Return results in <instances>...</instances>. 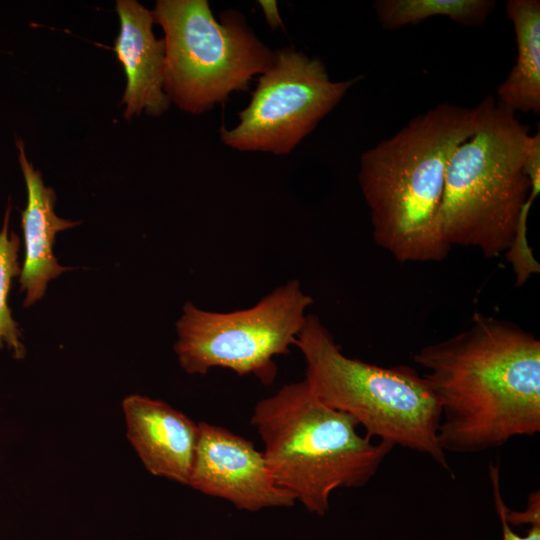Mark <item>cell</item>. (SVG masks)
<instances>
[{
    "label": "cell",
    "mask_w": 540,
    "mask_h": 540,
    "mask_svg": "<svg viewBox=\"0 0 540 540\" xmlns=\"http://www.w3.org/2000/svg\"><path fill=\"white\" fill-rule=\"evenodd\" d=\"M506 13L513 24L517 56L497 88V102L513 112L540 113V1L509 0Z\"/></svg>",
    "instance_id": "13"
},
{
    "label": "cell",
    "mask_w": 540,
    "mask_h": 540,
    "mask_svg": "<svg viewBox=\"0 0 540 540\" xmlns=\"http://www.w3.org/2000/svg\"><path fill=\"white\" fill-rule=\"evenodd\" d=\"M474 133L452 153L438 227L444 242L495 258L510 247L531 185L524 171L529 129L488 96Z\"/></svg>",
    "instance_id": "4"
},
{
    "label": "cell",
    "mask_w": 540,
    "mask_h": 540,
    "mask_svg": "<svg viewBox=\"0 0 540 540\" xmlns=\"http://www.w3.org/2000/svg\"><path fill=\"white\" fill-rule=\"evenodd\" d=\"M265 15L266 21L272 29L282 26V20L278 13L277 3L275 1H259Z\"/></svg>",
    "instance_id": "18"
},
{
    "label": "cell",
    "mask_w": 540,
    "mask_h": 540,
    "mask_svg": "<svg viewBox=\"0 0 540 540\" xmlns=\"http://www.w3.org/2000/svg\"><path fill=\"white\" fill-rule=\"evenodd\" d=\"M312 303L297 280L275 288L250 308L232 312L207 311L188 301L176 322L179 364L190 375L224 368L270 385L277 376L275 357L295 345Z\"/></svg>",
    "instance_id": "7"
},
{
    "label": "cell",
    "mask_w": 540,
    "mask_h": 540,
    "mask_svg": "<svg viewBox=\"0 0 540 540\" xmlns=\"http://www.w3.org/2000/svg\"><path fill=\"white\" fill-rule=\"evenodd\" d=\"M116 11L120 30L114 51L126 76L124 117L142 112L159 117L170 100L164 90L165 47L154 35L153 12L135 0H117Z\"/></svg>",
    "instance_id": "11"
},
{
    "label": "cell",
    "mask_w": 540,
    "mask_h": 540,
    "mask_svg": "<svg viewBox=\"0 0 540 540\" xmlns=\"http://www.w3.org/2000/svg\"><path fill=\"white\" fill-rule=\"evenodd\" d=\"M295 346L305 360V379L324 404L354 417L371 439L425 454L453 476L438 440L440 403L417 371L346 356L314 314L307 315Z\"/></svg>",
    "instance_id": "5"
},
{
    "label": "cell",
    "mask_w": 540,
    "mask_h": 540,
    "mask_svg": "<svg viewBox=\"0 0 540 540\" xmlns=\"http://www.w3.org/2000/svg\"><path fill=\"white\" fill-rule=\"evenodd\" d=\"M359 80L358 76L332 81L318 57L281 48L259 76L248 105L238 113V123L221 128V141L243 152L289 154Z\"/></svg>",
    "instance_id": "8"
},
{
    "label": "cell",
    "mask_w": 540,
    "mask_h": 540,
    "mask_svg": "<svg viewBox=\"0 0 540 540\" xmlns=\"http://www.w3.org/2000/svg\"><path fill=\"white\" fill-rule=\"evenodd\" d=\"M489 476L492 483L494 505L501 522L502 540H540V521H536L530 524V529L524 536L517 534L510 527V524L507 522L501 507L502 495L500 490V475L498 464H489Z\"/></svg>",
    "instance_id": "16"
},
{
    "label": "cell",
    "mask_w": 540,
    "mask_h": 540,
    "mask_svg": "<svg viewBox=\"0 0 540 540\" xmlns=\"http://www.w3.org/2000/svg\"><path fill=\"white\" fill-rule=\"evenodd\" d=\"M479 118L478 105L441 103L361 154L358 183L373 240L397 261L439 262L448 255L438 227L446 168Z\"/></svg>",
    "instance_id": "2"
},
{
    "label": "cell",
    "mask_w": 540,
    "mask_h": 540,
    "mask_svg": "<svg viewBox=\"0 0 540 540\" xmlns=\"http://www.w3.org/2000/svg\"><path fill=\"white\" fill-rule=\"evenodd\" d=\"M127 437L154 476L187 485L198 440V423L168 403L142 395L124 398Z\"/></svg>",
    "instance_id": "10"
},
{
    "label": "cell",
    "mask_w": 540,
    "mask_h": 540,
    "mask_svg": "<svg viewBox=\"0 0 540 540\" xmlns=\"http://www.w3.org/2000/svg\"><path fill=\"white\" fill-rule=\"evenodd\" d=\"M524 171L531 185L530 194L535 196L540 192V133L531 134L530 142L524 159Z\"/></svg>",
    "instance_id": "17"
},
{
    "label": "cell",
    "mask_w": 540,
    "mask_h": 540,
    "mask_svg": "<svg viewBox=\"0 0 540 540\" xmlns=\"http://www.w3.org/2000/svg\"><path fill=\"white\" fill-rule=\"evenodd\" d=\"M10 215L9 204L0 230V350L6 347L14 358L22 359L26 349L22 342L21 330L13 319L7 303L12 281L21 272L18 261L21 240L14 231H9Z\"/></svg>",
    "instance_id": "15"
},
{
    "label": "cell",
    "mask_w": 540,
    "mask_h": 540,
    "mask_svg": "<svg viewBox=\"0 0 540 540\" xmlns=\"http://www.w3.org/2000/svg\"><path fill=\"white\" fill-rule=\"evenodd\" d=\"M198 428L188 486L250 512L295 504L294 497L276 483L263 452L251 441L204 421Z\"/></svg>",
    "instance_id": "9"
},
{
    "label": "cell",
    "mask_w": 540,
    "mask_h": 540,
    "mask_svg": "<svg viewBox=\"0 0 540 540\" xmlns=\"http://www.w3.org/2000/svg\"><path fill=\"white\" fill-rule=\"evenodd\" d=\"M152 12L164 33L165 93L187 113L202 114L248 90L275 60L240 12L216 19L207 0H158Z\"/></svg>",
    "instance_id": "6"
},
{
    "label": "cell",
    "mask_w": 540,
    "mask_h": 540,
    "mask_svg": "<svg viewBox=\"0 0 540 540\" xmlns=\"http://www.w3.org/2000/svg\"><path fill=\"white\" fill-rule=\"evenodd\" d=\"M16 147L27 189L26 207L21 211L25 255L19 282L25 293L23 304L28 307L44 296L51 280L69 270L57 262L53 245L59 232L74 228L80 222L56 215L54 190L44 184L41 173L28 160L21 139H17Z\"/></svg>",
    "instance_id": "12"
},
{
    "label": "cell",
    "mask_w": 540,
    "mask_h": 540,
    "mask_svg": "<svg viewBox=\"0 0 540 540\" xmlns=\"http://www.w3.org/2000/svg\"><path fill=\"white\" fill-rule=\"evenodd\" d=\"M493 0H378L375 13L383 29L395 30L442 16L465 26L482 24L495 8Z\"/></svg>",
    "instance_id": "14"
},
{
    "label": "cell",
    "mask_w": 540,
    "mask_h": 540,
    "mask_svg": "<svg viewBox=\"0 0 540 540\" xmlns=\"http://www.w3.org/2000/svg\"><path fill=\"white\" fill-rule=\"evenodd\" d=\"M413 360L440 403L445 453L483 452L540 432V341L518 325L475 313L468 328Z\"/></svg>",
    "instance_id": "1"
},
{
    "label": "cell",
    "mask_w": 540,
    "mask_h": 540,
    "mask_svg": "<svg viewBox=\"0 0 540 540\" xmlns=\"http://www.w3.org/2000/svg\"><path fill=\"white\" fill-rule=\"evenodd\" d=\"M251 424L276 483L319 516L333 491L366 486L394 448L360 434L357 420L324 404L305 378L259 400Z\"/></svg>",
    "instance_id": "3"
}]
</instances>
